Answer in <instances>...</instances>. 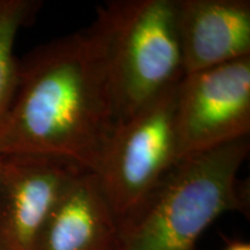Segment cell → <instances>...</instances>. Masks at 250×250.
Instances as JSON below:
<instances>
[{
	"label": "cell",
	"instance_id": "10",
	"mask_svg": "<svg viewBox=\"0 0 250 250\" xmlns=\"http://www.w3.org/2000/svg\"><path fill=\"white\" fill-rule=\"evenodd\" d=\"M226 250H250V246L246 242H235L228 247Z\"/></svg>",
	"mask_w": 250,
	"mask_h": 250
},
{
	"label": "cell",
	"instance_id": "8",
	"mask_svg": "<svg viewBox=\"0 0 250 250\" xmlns=\"http://www.w3.org/2000/svg\"><path fill=\"white\" fill-rule=\"evenodd\" d=\"M120 227L95 174L83 170L62 192L35 250H118Z\"/></svg>",
	"mask_w": 250,
	"mask_h": 250
},
{
	"label": "cell",
	"instance_id": "6",
	"mask_svg": "<svg viewBox=\"0 0 250 250\" xmlns=\"http://www.w3.org/2000/svg\"><path fill=\"white\" fill-rule=\"evenodd\" d=\"M83 170L51 156L1 155L0 250H35L46 219Z\"/></svg>",
	"mask_w": 250,
	"mask_h": 250
},
{
	"label": "cell",
	"instance_id": "3",
	"mask_svg": "<svg viewBox=\"0 0 250 250\" xmlns=\"http://www.w3.org/2000/svg\"><path fill=\"white\" fill-rule=\"evenodd\" d=\"M94 35L101 49L117 125L186 76L176 0H115L98 8Z\"/></svg>",
	"mask_w": 250,
	"mask_h": 250
},
{
	"label": "cell",
	"instance_id": "5",
	"mask_svg": "<svg viewBox=\"0 0 250 250\" xmlns=\"http://www.w3.org/2000/svg\"><path fill=\"white\" fill-rule=\"evenodd\" d=\"M175 122L181 160L249 137L250 56L186 74Z\"/></svg>",
	"mask_w": 250,
	"mask_h": 250
},
{
	"label": "cell",
	"instance_id": "4",
	"mask_svg": "<svg viewBox=\"0 0 250 250\" xmlns=\"http://www.w3.org/2000/svg\"><path fill=\"white\" fill-rule=\"evenodd\" d=\"M180 83L117 125L94 173L118 227L181 161L175 122Z\"/></svg>",
	"mask_w": 250,
	"mask_h": 250
},
{
	"label": "cell",
	"instance_id": "2",
	"mask_svg": "<svg viewBox=\"0 0 250 250\" xmlns=\"http://www.w3.org/2000/svg\"><path fill=\"white\" fill-rule=\"evenodd\" d=\"M249 137L182 159L120 227L118 250H195L221 214L246 208L237 182Z\"/></svg>",
	"mask_w": 250,
	"mask_h": 250
},
{
	"label": "cell",
	"instance_id": "9",
	"mask_svg": "<svg viewBox=\"0 0 250 250\" xmlns=\"http://www.w3.org/2000/svg\"><path fill=\"white\" fill-rule=\"evenodd\" d=\"M40 6L35 0H0V118L17 85L19 61L14 56L15 39Z\"/></svg>",
	"mask_w": 250,
	"mask_h": 250
},
{
	"label": "cell",
	"instance_id": "7",
	"mask_svg": "<svg viewBox=\"0 0 250 250\" xmlns=\"http://www.w3.org/2000/svg\"><path fill=\"white\" fill-rule=\"evenodd\" d=\"M184 73L250 56L249 0H176Z\"/></svg>",
	"mask_w": 250,
	"mask_h": 250
},
{
	"label": "cell",
	"instance_id": "11",
	"mask_svg": "<svg viewBox=\"0 0 250 250\" xmlns=\"http://www.w3.org/2000/svg\"><path fill=\"white\" fill-rule=\"evenodd\" d=\"M0 162H1V154H0Z\"/></svg>",
	"mask_w": 250,
	"mask_h": 250
},
{
	"label": "cell",
	"instance_id": "1",
	"mask_svg": "<svg viewBox=\"0 0 250 250\" xmlns=\"http://www.w3.org/2000/svg\"><path fill=\"white\" fill-rule=\"evenodd\" d=\"M116 126L102 52L89 27L19 61L13 96L0 118V154L51 156L95 173Z\"/></svg>",
	"mask_w": 250,
	"mask_h": 250
}]
</instances>
